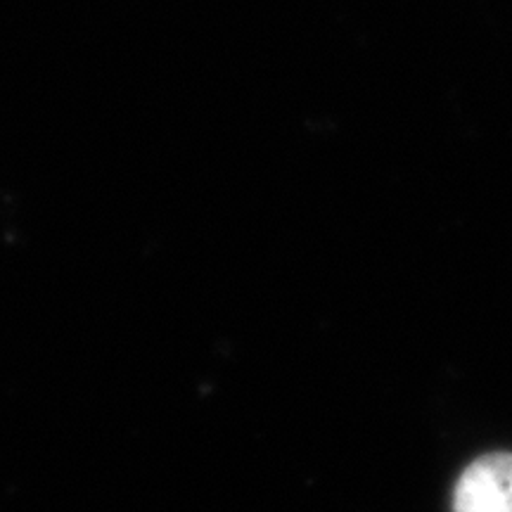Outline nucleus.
<instances>
[{
	"label": "nucleus",
	"instance_id": "1",
	"mask_svg": "<svg viewBox=\"0 0 512 512\" xmlns=\"http://www.w3.org/2000/svg\"><path fill=\"white\" fill-rule=\"evenodd\" d=\"M453 512H512V453H489L465 467Z\"/></svg>",
	"mask_w": 512,
	"mask_h": 512
}]
</instances>
